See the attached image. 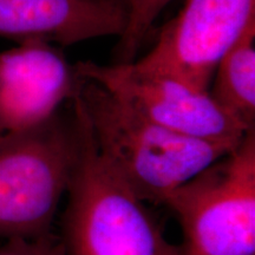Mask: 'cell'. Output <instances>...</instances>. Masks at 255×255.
Returning <instances> with one entry per match:
<instances>
[{
	"label": "cell",
	"mask_w": 255,
	"mask_h": 255,
	"mask_svg": "<svg viewBox=\"0 0 255 255\" xmlns=\"http://www.w3.org/2000/svg\"><path fill=\"white\" fill-rule=\"evenodd\" d=\"M126 14L104 0H0V38L69 46L122 34Z\"/></svg>",
	"instance_id": "cell-8"
},
{
	"label": "cell",
	"mask_w": 255,
	"mask_h": 255,
	"mask_svg": "<svg viewBox=\"0 0 255 255\" xmlns=\"http://www.w3.org/2000/svg\"><path fill=\"white\" fill-rule=\"evenodd\" d=\"M209 94L246 130L255 128V20L226 51L213 75Z\"/></svg>",
	"instance_id": "cell-9"
},
{
	"label": "cell",
	"mask_w": 255,
	"mask_h": 255,
	"mask_svg": "<svg viewBox=\"0 0 255 255\" xmlns=\"http://www.w3.org/2000/svg\"><path fill=\"white\" fill-rule=\"evenodd\" d=\"M81 85L62 49L26 40L0 52V135L38 127L72 101Z\"/></svg>",
	"instance_id": "cell-7"
},
{
	"label": "cell",
	"mask_w": 255,
	"mask_h": 255,
	"mask_svg": "<svg viewBox=\"0 0 255 255\" xmlns=\"http://www.w3.org/2000/svg\"><path fill=\"white\" fill-rule=\"evenodd\" d=\"M173 0H123L126 24L115 50L114 64L135 62L156 18Z\"/></svg>",
	"instance_id": "cell-10"
},
{
	"label": "cell",
	"mask_w": 255,
	"mask_h": 255,
	"mask_svg": "<svg viewBox=\"0 0 255 255\" xmlns=\"http://www.w3.org/2000/svg\"><path fill=\"white\" fill-rule=\"evenodd\" d=\"M164 205L182 231V255H255V128Z\"/></svg>",
	"instance_id": "cell-4"
},
{
	"label": "cell",
	"mask_w": 255,
	"mask_h": 255,
	"mask_svg": "<svg viewBox=\"0 0 255 255\" xmlns=\"http://www.w3.org/2000/svg\"><path fill=\"white\" fill-rule=\"evenodd\" d=\"M81 145L73 110L71 119L59 111L40 126L0 135V239L52 235Z\"/></svg>",
	"instance_id": "cell-3"
},
{
	"label": "cell",
	"mask_w": 255,
	"mask_h": 255,
	"mask_svg": "<svg viewBox=\"0 0 255 255\" xmlns=\"http://www.w3.org/2000/svg\"><path fill=\"white\" fill-rule=\"evenodd\" d=\"M81 154L66 196L60 238L66 255H182L122 178L101 157L73 102Z\"/></svg>",
	"instance_id": "cell-2"
},
{
	"label": "cell",
	"mask_w": 255,
	"mask_h": 255,
	"mask_svg": "<svg viewBox=\"0 0 255 255\" xmlns=\"http://www.w3.org/2000/svg\"><path fill=\"white\" fill-rule=\"evenodd\" d=\"M72 102L84 116L96 150L143 202L164 205L177 188L241 142L181 135L82 76Z\"/></svg>",
	"instance_id": "cell-1"
},
{
	"label": "cell",
	"mask_w": 255,
	"mask_h": 255,
	"mask_svg": "<svg viewBox=\"0 0 255 255\" xmlns=\"http://www.w3.org/2000/svg\"><path fill=\"white\" fill-rule=\"evenodd\" d=\"M0 255H66V252L60 239L52 234L37 240H5L0 245Z\"/></svg>",
	"instance_id": "cell-11"
},
{
	"label": "cell",
	"mask_w": 255,
	"mask_h": 255,
	"mask_svg": "<svg viewBox=\"0 0 255 255\" xmlns=\"http://www.w3.org/2000/svg\"><path fill=\"white\" fill-rule=\"evenodd\" d=\"M78 75L92 79L133 109L175 132L212 141H240L246 130L213 100L173 76L141 71L130 64H75Z\"/></svg>",
	"instance_id": "cell-5"
},
{
	"label": "cell",
	"mask_w": 255,
	"mask_h": 255,
	"mask_svg": "<svg viewBox=\"0 0 255 255\" xmlns=\"http://www.w3.org/2000/svg\"><path fill=\"white\" fill-rule=\"evenodd\" d=\"M104 1L111 2V4H114V5H117V6H120V7H122V8L124 9V4H123V0H104Z\"/></svg>",
	"instance_id": "cell-12"
},
{
	"label": "cell",
	"mask_w": 255,
	"mask_h": 255,
	"mask_svg": "<svg viewBox=\"0 0 255 255\" xmlns=\"http://www.w3.org/2000/svg\"><path fill=\"white\" fill-rule=\"evenodd\" d=\"M255 20V0H186L133 66L209 91L219 60Z\"/></svg>",
	"instance_id": "cell-6"
}]
</instances>
